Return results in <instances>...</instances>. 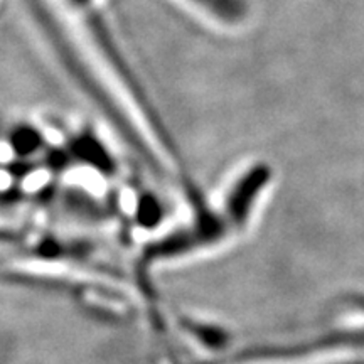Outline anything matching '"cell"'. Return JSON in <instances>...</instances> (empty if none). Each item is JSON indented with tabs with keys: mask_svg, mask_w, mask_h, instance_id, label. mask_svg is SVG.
<instances>
[{
	"mask_svg": "<svg viewBox=\"0 0 364 364\" xmlns=\"http://www.w3.org/2000/svg\"><path fill=\"white\" fill-rule=\"evenodd\" d=\"M31 4H33L34 16L38 17L39 26L43 27L46 38L51 43L53 49L56 51L59 63L65 66L68 75L75 80V83L80 86L81 91L91 100V103L102 112V115L110 122L113 129L120 134V136H124L125 142L132 149L136 150L139 156H142L145 161H149L150 166L156 167V157L147 149L140 132L132 125L129 115L124 112V108H120L118 100L107 88V85L100 78L98 73L93 70V66L90 65L85 54L80 53L78 46L70 38V34H66L61 22L56 19V16H53V12L46 7L44 2L33 0Z\"/></svg>",
	"mask_w": 364,
	"mask_h": 364,
	"instance_id": "cell-1",
	"label": "cell"
},
{
	"mask_svg": "<svg viewBox=\"0 0 364 364\" xmlns=\"http://www.w3.org/2000/svg\"><path fill=\"white\" fill-rule=\"evenodd\" d=\"M191 2L223 24H238L248 14L247 0H191Z\"/></svg>",
	"mask_w": 364,
	"mask_h": 364,
	"instance_id": "cell-3",
	"label": "cell"
},
{
	"mask_svg": "<svg viewBox=\"0 0 364 364\" xmlns=\"http://www.w3.org/2000/svg\"><path fill=\"white\" fill-rule=\"evenodd\" d=\"M270 179L267 166H255L231 188L226 198V216L235 226H243L248 220L255 199L260 196L265 184Z\"/></svg>",
	"mask_w": 364,
	"mask_h": 364,
	"instance_id": "cell-2",
	"label": "cell"
}]
</instances>
